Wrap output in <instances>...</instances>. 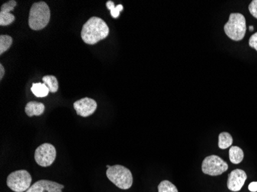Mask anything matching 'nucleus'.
Listing matches in <instances>:
<instances>
[{"label":"nucleus","mask_w":257,"mask_h":192,"mask_svg":"<svg viewBox=\"0 0 257 192\" xmlns=\"http://www.w3.org/2000/svg\"><path fill=\"white\" fill-rule=\"evenodd\" d=\"M109 28L101 18L92 17L83 25L81 38L88 45H95L109 36Z\"/></svg>","instance_id":"1"},{"label":"nucleus","mask_w":257,"mask_h":192,"mask_svg":"<svg viewBox=\"0 0 257 192\" xmlns=\"http://www.w3.org/2000/svg\"><path fill=\"white\" fill-rule=\"evenodd\" d=\"M50 20V10L46 3L40 1L35 3L30 9L29 15V27L35 31L43 30Z\"/></svg>","instance_id":"2"},{"label":"nucleus","mask_w":257,"mask_h":192,"mask_svg":"<svg viewBox=\"0 0 257 192\" xmlns=\"http://www.w3.org/2000/svg\"><path fill=\"white\" fill-rule=\"evenodd\" d=\"M106 176L111 182L122 190L132 187L134 177L131 170L119 164L110 166L106 171Z\"/></svg>","instance_id":"3"},{"label":"nucleus","mask_w":257,"mask_h":192,"mask_svg":"<svg viewBox=\"0 0 257 192\" xmlns=\"http://www.w3.org/2000/svg\"><path fill=\"white\" fill-rule=\"evenodd\" d=\"M224 31L229 38L234 41H241L246 31V20L240 14H231L229 21L224 26Z\"/></svg>","instance_id":"4"},{"label":"nucleus","mask_w":257,"mask_h":192,"mask_svg":"<svg viewBox=\"0 0 257 192\" xmlns=\"http://www.w3.org/2000/svg\"><path fill=\"white\" fill-rule=\"evenodd\" d=\"M31 174L27 170H17L10 173L7 179V184L15 192H26L31 187Z\"/></svg>","instance_id":"5"},{"label":"nucleus","mask_w":257,"mask_h":192,"mask_svg":"<svg viewBox=\"0 0 257 192\" xmlns=\"http://www.w3.org/2000/svg\"><path fill=\"white\" fill-rule=\"evenodd\" d=\"M228 164L217 155L207 156L202 164V171L210 176H218L227 171Z\"/></svg>","instance_id":"6"},{"label":"nucleus","mask_w":257,"mask_h":192,"mask_svg":"<svg viewBox=\"0 0 257 192\" xmlns=\"http://www.w3.org/2000/svg\"><path fill=\"white\" fill-rule=\"evenodd\" d=\"M36 162L41 167H49L54 162L56 158V150L50 143H44L35 151Z\"/></svg>","instance_id":"7"},{"label":"nucleus","mask_w":257,"mask_h":192,"mask_svg":"<svg viewBox=\"0 0 257 192\" xmlns=\"http://www.w3.org/2000/svg\"><path fill=\"white\" fill-rule=\"evenodd\" d=\"M73 107L78 115L85 118L90 116L96 112L97 103L94 99L86 97L75 102Z\"/></svg>","instance_id":"8"},{"label":"nucleus","mask_w":257,"mask_h":192,"mask_svg":"<svg viewBox=\"0 0 257 192\" xmlns=\"http://www.w3.org/2000/svg\"><path fill=\"white\" fill-rule=\"evenodd\" d=\"M246 179L247 175L243 170H233L228 176V188L232 191H239L246 182Z\"/></svg>","instance_id":"9"},{"label":"nucleus","mask_w":257,"mask_h":192,"mask_svg":"<svg viewBox=\"0 0 257 192\" xmlns=\"http://www.w3.org/2000/svg\"><path fill=\"white\" fill-rule=\"evenodd\" d=\"M63 184L49 180H40L34 183L26 192H63Z\"/></svg>","instance_id":"10"},{"label":"nucleus","mask_w":257,"mask_h":192,"mask_svg":"<svg viewBox=\"0 0 257 192\" xmlns=\"http://www.w3.org/2000/svg\"><path fill=\"white\" fill-rule=\"evenodd\" d=\"M17 2L15 0H10L1 7L0 10V26L7 27L11 25L15 21V16L11 14V11L15 9Z\"/></svg>","instance_id":"11"},{"label":"nucleus","mask_w":257,"mask_h":192,"mask_svg":"<svg viewBox=\"0 0 257 192\" xmlns=\"http://www.w3.org/2000/svg\"><path fill=\"white\" fill-rule=\"evenodd\" d=\"M45 111L44 104L38 102H30L27 104L25 112L29 117L40 116Z\"/></svg>","instance_id":"12"},{"label":"nucleus","mask_w":257,"mask_h":192,"mask_svg":"<svg viewBox=\"0 0 257 192\" xmlns=\"http://www.w3.org/2000/svg\"><path fill=\"white\" fill-rule=\"evenodd\" d=\"M229 160L233 164H239L243 160V151L238 146L231 147L230 149H229Z\"/></svg>","instance_id":"13"},{"label":"nucleus","mask_w":257,"mask_h":192,"mask_svg":"<svg viewBox=\"0 0 257 192\" xmlns=\"http://www.w3.org/2000/svg\"><path fill=\"white\" fill-rule=\"evenodd\" d=\"M32 92L37 97L43 98L46 97L49 95L50 89H48L46 84L43 83H33L31 88Z\"/></svg>","instance_id":"14"},{"label":"nucleus","mask_w":257,"mask_h":192,"mask_svg":"<svg viewBox=\"0 0 257 192\" xmlns=\"http://www.w3.org/2000/svg\"><path fill=\"white\" fill-rule=\"evenodd\" d=\"M233 139L232 135L228 132H222L219 135V144L218 146L221 149H226L232 145Z\"/></svg>","instance_id":"15"},{"label":"nucleus","mask_w":257,"mask_h":192,"mask_svg":"<svg viewBox=\"0 0 257 192\" xmlns=\"http://www.w3.org/2000/svg\"><path fill=\"white\" fill-rule=\"evenodd\" d=\"M43 83L46 84L50 92L55 93L59 89V83L57 79L54 76H45L43 78Z\"/></svg>","instance_id":"16"},{"label":"nucleus","mask_w":257,"mask_h":192,"mask_svg":"<svg viewBox=\"0 0 257 192\" xmlns=\"http://www.w3.org/2000/svg\"><path fill=\"white\" fill-rule=\"evenodd\" d=\"M13 44V38L8 35L0 36V55L4 54L5 52L11 47Z\"/></svg>","instance_id":"17"},{"label":"nucleus","mask_w":257,"mask_h":192,"mask_svg":"<svg viewBox=\"0 0 257 192\" xmlns=\"http://www.w3.org/2000/svg\"><path fill=\"white\" fill-rule=\"evenodd\" d=\"M158 192H179L178 189L168 180L162 181L158 185Z\"/></svg>","instance_id":"18"},{"label":"nucleus","mask_w":257,"mask_h":192,"mask_svg":"<svg viewBox=\"0 0 257 192\" xmlns=\"http://www.w3.org/2000/svg\"><path fill=\"white\" fill-rule=\"evenodd\" d=\"M249 10L251 15L257 19V0H252L249 4Z\"/></svg>","instance_id":"19"},{"label":"nucleus","mask_w":257,"mask_h":192,"mask_svg":"<svg viewBox=\"0 0 257 192\" xmlns=\"http://www.w3.org/2000/svg\"><path fill=\"white\" fill-rule=\"evenodd\" d=\"M123 10V7L121 4L116 6L113 10H111L110 14L112 16V18H118L119 17V13Z\"/></svg>","instance_id":"20"},{"label":"nucleus","mask_w":257,"mask_h":192,"mask_svg":"<svg viewBox=\"0 0 257 192\" xmlns=\"http://www.w3.org/2000/svg\"><path fill=\"white\" fill-rule=\"evenodd\" d=\"M249 44L251 48H253L257 51V33H254L252 37H250Z\"/></svg>","instance_id":"21"},{"label":"nucleus","mask_w":257,"mask_h":192,"mask_svg":"<svg viewBox=\"0 0 257 192\" xmlns=\"http://www.w3.org/2000/svg\"><path fill=\"white\" fill-rule=\"evenodd\" d=\"M249 191L251 192H256L257 191V181H253V182H251L250 184H249Z\"/></svg>","instance_id":"22"},{"label":"nucleus","mask_w":257,"mask_h":192,"mask_svg":"<svg viewBox=\"0 0 257 192\" xmlns=\"http://www.w3.org/2000/svg\"><path fill=\"white\" fill-rule=\"evenodd\" d=\"M106 7H107V9L109 11H111V10H112L115 8V6L112 1H108V2L106 3Z\"/></svg>","instance_id":"23"},{"label":"nucleus","mask_w":257,"mask_h":192,"mask_svg":"<svg viewBox=\"0 0 257 192\" xmlns=\"http://www.w3.org/2000/svg\"><path fill=\"white\" fill-rule=\"evenodd\" d=\"M4 75H5V69H4L3 64H0V79L2 80L4 78Z\"/></svg>","instance_id":"24"},{"label":"nucleus","mask_w":257,"mask_h":192,"mask_svg":"<svg viewBox=\"0 0 257 192\" xmlns=\"http://www.w3.org/2000/svg\"><path fill=\"white\" fill-rule=\"evenodd\" d=\"M249 31H253L254 28L253 27H252V26H250L249 28Z\"/></svg>","instance_id":"25"},{"label":"nucleus","mask_w":257,"mask_h":192,"mask_svg":"<svg viewBox=\"0 0 257 192\" xmlns=\"http://www.w3.org/2000/svg\"><path fill=\"white\" fill-rule=\"evenodd\" d=\"M109 167H110V166L108 165V164H107V165H106V167H107V168H109Z\"/></svg>","instance_id":"26"}]
</instances>
